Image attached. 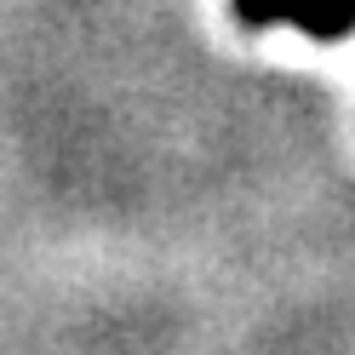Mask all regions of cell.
<instances>
[{"mask_svg":"<svg viewBox=\"0 0 355 355\" xmlns=\"http://www.w3.org/2000/svg\"><path fill=\"white\" fill-rule=\"evenodd\" d=\"M230 17L241 29H275L293 24L309 40H344L355 35V0H230Z\"/></svg>","mask_w":355,"mask_h":355,"instance_id":"obj_1","label":"cell"}]
</instances>
